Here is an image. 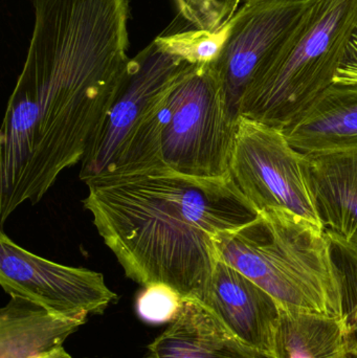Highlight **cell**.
<instances>
[{"label":"cell","instance_id":"ba28073f","mask_svg":"<svg viewBox=\"0 0 357 358\" xmlns=\"http://www.w3.org/2000/svg\"><path fill=\"white\" fill-rule=\"evenodd\" d=\"M0 285L10 296L41 305L54 315L86 321L115 302L104 275L83 267L52 262L0 234Z\"/></svg>","mask_w":357,"mask_h":358},{"label":"cell","instance_id":"7402d4cb","mask_svg":"<svg viewBox=\"0 0 357 358\" xmlns=\"http://www.w3.org/2000/svg\"><path fill=\"white\" fill-rule=\"evenodd\" d=\"M243 1H254V0H243Z\"/></svg>","mask_w":357,"mask_h":358},{"label":"cell","instance_id":"3957f363","mask_svg":"<svg viewBox=\"0 0 357 358\" xmlns=\"http://www.w3.org/2000/svg\"><path fill=\"white\" fill-rule=\"evenodd\" d=\"M216 258L263 288L281 308L346 319L350 313L330 237L301 217L266 208L214 238Z\"/></svg>","mask_w":357,"mask_h":358},{"label":"cell","instance_id":"44dd1931","mask_svg":"<svg viewBox=\"0 0 357 358\" xmlns=\"http://www.w3.org/2000/svg\"><path fill=\"white\" fill-rule=\"evenodd\" d=\"M242 0H237V6H238V8H240V3Z\"/></svg>","mask_w":357,"mask_h":358},{"label":"cell","instance_id":"8992f818","mask_svg":"<svg viewBox=\"0 0 357 358\" xmlns=\"http://www.w3.org/2000/svg\"><path fill=\"white\" fill-rule=\"evenodd\" d=\"M238 119L213 63H190L161 113L163 166L191 178L228 176Z\"/></svg>","mask_w":357,"mask_h":358},{"label":"cell","instance_id":"5bb4252c","mask_svg":"<svg viewBox=\"0 0 357 358\" xmlns=\"http://www.w3.org/2000/svg\"><path fill=\"white\" fill-rule=\"evenodd\" d=\"M323 229L357 248V155L308 157Z\"/></svg>","mask_w":357,"mask_h":358},{"label":"cell","instance_id":"2e32d148","mask_svg":"<svg viewBox=\"0 0 357 358\" xmlns=\"http://www.w3.org/2000/svg\"><path fill=\"white\" fill-rule=\"evenodd\" d=\"M178 14L197 31H218L234 15V4L226 0H174Z\"/></svg>","mask_w":357,"mask_h":358},{"label":"cell","instance_id":"52a82bcc","mask_svg":"<svg viewBox=\"0 0 357 358\" xmlns=\"http://www.w3.org/2000/svg\"><path fill=\"white\" fill-rule=\"evenodd\" d=\"M230 173L258 212L287 210L324 231L309 159L291 146L283 130L239 117Z\"/></svg>","mask_w":357,"mask_h":358},{"label":"cell","instance_id":"9a60e30c","mask_svg":"<svg viewBox=\"0 0 357 358\" xmlns=\"http://www.w3.org/2000/svg\"><path fill=\"white\" fill-rule=\"evenodd\" d=\"M272 355L275 358H354L347 321L282 309Z\"/></svg>","mask_w":357,"mask_h":358},{"label":"cell","instance_id":"d6986e66","mask_svg":"<svg viewBox=\"0 0 357 358\" xmlns=\"http://www.w3.org/2000/svg\"><path fill=\"white\" fill-rule=\"evenodd\" d=\"M347 328L352 357L357 358V313H354L348 320Z\"/></svg>","mask_w":357,"mask_h":358},{"label":"cell","instance_id":"30bf717a","mask_svg":"<svg viewBox=\"0 0 357 358\" xmlns=\"http://www.w3.org/2000/svg\"><path fill=\"white\" fill-rule=\"evenodd\" d=\"M205 306L237 338L272 353L282 308L255 282L217 260Z\"/></svg>","mask_w":357,"mask_h":358},{"label":"cell","instance_id":"6da1fadb","mask_svg":"<svg viewBox=\"0 0 357 358\" xmlns=\"http://www.w3.org/2000/svg\"><path fill=\"white\" fill-rule=\"evenodd\" d=\"M34 27L0 134V221L81 163L121 88L130 0H31Z\"/></svg>","mask_w":357,"mask_h":358},{"label":"cell","instance_id":"8fae6325","mask_svg":"<svg viewBox=\"0 0 357 358\" xmlns=\"http://www.w3.org/2000/svg\"><path fill=\"white\" fill-rule=\"evenodd\" d=\"M283 131L307 157L357 155V83L335 82Z\"/></svg>","mask_w":357,"mask_h":358},{"label":"cell","instance_id":"ffe728a7","mask_svg":"<svg viewBox=\"0 0 357 358\" xmlns=\"http://www.w3.org/2000/svg\"><path fill=\"white\" fill-rule=\"evenodd\" d=\"M41 358H73L64 349L61 348L57 350L56 352L52 353V355H46V357Z\"/></svg>","mask_w":357,"mask_h":358},{"label":"cell","instance_id":"5b68a950","mask_svg":"<svg viewBox=\"0 0 357 358\" xmlns=\"http://www.w3.org/2000/svg\"><path fill=\"white\" fill-rule=\"evenodd\" d=\"M189 64L159 37L130 60L125 80L82 159V181L166 168L161 155V113Z\"/></svg>","mask_w":357,"mask_h":358},{"label":"cell","instance_id":"277c9868","mask_svg":"<svg viewBox=\"0 0 357 358\" xmlns=\"http://www.w3.org/2000/svg\"><path fill=\"white\" fill-rule=\"evenodd\" d=\"M357 24V0H316L247 86L239 117L284 130L335 83Z\"/></svg>","mask_w":357,"mask_h":358},{"label":"cell","instance_id":"e0dca14e","mask_svg":"<svg viewBox=\"0 0 357 358\" xmlns=\"http://www.w3.org/2000/svg\"><path fill=\"white\" fill-rule=\"evenodd\" d=\"M184 299L161 284L146 286L136 301L138 315L149 323H171L180 313Z\"/></svg>","mask_w":357,"mask_h":358},{"label":"cell","instance_id":"4fadbf2b","mask_svg":"<svg viewBox=\"0 0 357 358\" xmlns=\"http://www.w3.org/2000/svg\"><path fill=\"white\" fill-rule=\"evenodd\" d=\"M86 321L67 319L37 303L10 296L0 311V358H41L63 348V343Z\"/></svg>","mask_w":357,"mask_h":358},{"label":"cell","instance_id":"7a4b0ae2","mask_svg":"<svg viewBox=\"0 0 357 358\" xmlns=\"http://www.w3.org/2000/svg\"><path fill=\"white\" fill-rule=\"evenodd\" d=\"M86 185L84 208L126 275L203 305L217 263L214 238L259 215L231 173L198 178L159 168Z\"/></svg>","mask_w":357,"mask_h":358},{"label":"cell","instance_id":"7c38bea8","mask_svg":"<svg viewBox=\"0 0 357 358\" xmlns=\"http://www.w3.org/2000/svg\"><path fill=\"white\" fill-rule=\"evenodd\" d=\"M150 358H275L237 338L201 303L184 300L177 317L148 347Z\"/></svg>","mask_w":357,"mask_h":358},{"label":"cell","instance_id":"9c48e42d","mask_svg":"<svg viewBox=\"0 0 357 358\" xmlns=\"http://www.w3.org/2000/svg\"><path fill=\"white\" fill-rule=\"evenodd\" d=\"M316 0L245 1L230 19V31L213 63L233 110L256 71L299 27Z\"/></svg>","mask_w":357,"mask_h":358},{"label":"cell","instance_id":"ac0fdd59","mask_svg":"<svg viewBox=\"0 0 357 358\" xmlns=\"http://www.w3.org/2000/svg\"><path fill=\"white\" fill-rule=\"evenodd\" d=\"M337 83H357V24L346 48L345 55L335 73Z\"/></svg>","mask_w":357,"mask_h":358}]
</instances>
